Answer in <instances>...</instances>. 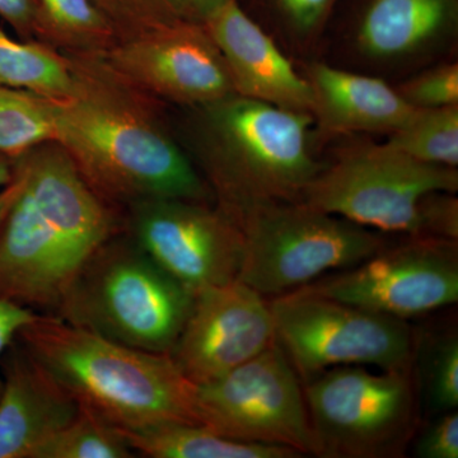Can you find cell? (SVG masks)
I'll use <instances>...</instances> for the list:
<instances>
[{
	"mask_svg": "<svg viewBox=\"0 0 458 458\" xmlns=\"http://www.w3.org/2000/svg\"><path fill=\"white\" fill-rule=\"evenodd\" d=\"M137 456L119 429L87 409L54 434L33 458H131Z\"/></svg>",
	"mask_w": 458,
	"mask_h": 458,
	"instance_id": "cell-22",
	"label": "cell"
},
{
	"mask_svg": "<svg viewBox=\"0 0 458 458\" xmlns=\"http://www.w3.org/2000/svg\"><path fill=\"white\" fill-rule=\"evenodd\" d=\"M269 307L276 342L304 384L335 367L412 369L417 337L405 319L340 302L309 286L276 295Z\"/></svg>",
	"mask_w": 458,
	"mask_h": 458,
	"instance_id": "cell-7",
	"label": "cell"
},
{
	"mask_svg": "<svg viewBox=\"0 0 458 458\" xmlns=\"http://www.w3.org/2000/svg\"><path fill=\"white\" fill-rule=\"evenodd\" d=\"M126 12L146 21L148 29L174 23L200 21L191 0H114ZM201 22V21H200Z\"/></svg>",
	"mask_w": 458,
	"mask_h": 458,
	"instance_id": "cell-27",
	"label": "cell"
},
{
	"mask_svg": "<svg viewBox=\"0 0 458 458\" xmlns=\"http://www.w3.org/2000/svg\"><path fill=\"white\" fill-rule=\"evenodd\" d=\"M315 439V456H401L418 426L412 369L372 373L360 366L335 367L303 388Z\"/></svg>",
	"mask_w": 458,
	"mask_h": 458,
	"instance_id": "cell-6",
	"label": "cell"
},
{
	"mask_svg": "<svg viewBox=\"0 0 458 458\" xmlns=\"http://www.w3.org/2000/svg\"><path fill=\"white\" fill-rule=\"evenodd\" d=\"M421 386L433 411L456 410L458 406V337L456 330L428 340L420 352Z\"/></svg>",
	"mask_w": 458,
	"mask_h": 458,
	"instance_id": "cell-23",
	"label": "cell"
},
{
	"mask_svg": "<svg viewBox=\"0 0 458 458\" xmlns=\"http://www.w3.org/2000/svg\"><path fill=\"white\" fill-rule=\"evenodd\" d=\"M289 25L300 35L318 31L336 0H276Z\"/></svg>",
	"mask_w": 458,
	"mask_h": 458,
	"instance_id": "cell-29",
	"label": "cell"
},
{
	"mask_svg": "<svg viewBox=\"0 0 458 458\" xmlns=\"http://www.w3.org/2000/svg\"><path fill=\"white\" fill-rule=\"evenodd\" d=\"M56 140L89 188L129 207L162 199L207 203L188 157L158 126L101 96L53 99Z\"/></svg>",
	"mask_w": 458,
	"mask_h": 458,
	"instance_id": "cell-2",
	"label": "cell"
},
{
	"mask_svg": "<svg viewBox=\"0 0 458 458\" xmlns=\"http://www.w3.org/2000/svg\"><path fill=\"white\" fill-rule=\"evenodd\" d=\"M245 240L238 280L261 295L311 284L322 274L348 269L386 245L369 228L302 201L264 205L238 223Z\"/></svg>",
	"mask_w": 458,
	"mask_h": 458,
	"instance_id": "cell-5",
	"label": "cell"
},
{
	"mask_svg": "<svg viewBox=\"0 0 458 458\" xmlns=\"http://www.w3.org/2000/svg\"><path fill=\"white\" fill-rule=\"evenodd\" d=\"M192 301V292L119 232L83 262L53 316L140 351L170 354Z\"/></svg>",
	"mask_w": 458,
	"mask_h": 458,
	"instance_id": "cell-4",
	"label": "cell"
},
{
	"mask_svg": "<svg viewBox=\"0 0 458 458\" xmlns=\"http://www.w3.org/2000/svg\"><path fill=\"white\" fill-rule=\"evenodd\" d=\"M307 81L312 90L313 125L319 137L352 132L391 135L417 110L381 78L318 64Z\"/></svg>",
	"mask_w": 458,
	"mask_h": 458,
	"instance_id": "cell-16",
	"label": "cell"
},
{
	"mask_svg": "<svg viewBox=\"0 0 458 458\" xmlns=\"http://www.w3.org/2000/svg\"><path fill=\"white\" fill-rule=\"evenodd\" d=\"M56 140L53 99L0 86V153L16 158Z\"/></svg>",
	"mask_w": 458,
	"mask_h": 458,
	"instance_id": "cell-20",
	"label": "cell"
},
{
	"mask_svg": "<svg viewBox=\"0 0 458 458\" xmlns=\"http://www.w3.org/2000/svg\"><path fill=\"white\" fill-rule=\"evenodd\" d=\"M14 176V162L11 157L0 153V188L8 185Z\"/></svg>",
	"mask_w": 458,
	"mask_h": 458,
	"instance_id": "cell-34",
	"label": "cell"
},
{
	"mask_svg": "<svg viewBox=\"0 0 458 458\" xmlns=\"http://www.w3.org/2000/svg\"><path fill=\"white\" fill-rule=\"evenodd\" d=\"M457 190V168L418 161L386 141L340 152L316 174L301 201L366 228L419 236L424 195Z\"/></svg>",
	"mask_w": 458,
	"mask_h": 458,
	"instance_id": "cell-8",
	"label": "cell"
},
{
	"mask_svg": "<svg viewBox=\"0 0 458 458\" xmlns=\"http://www.w3.org/2000/svg\"><path fill=\"white\" fill-rule=\"evenodd\" d=\"M205 111V162L219 209L238 223L264 205L301 201L324 165L310 150L311 114L232 95Z\"/></svg>",
	"mask_w": 458,
	"mask_h": 458,
	"instance_id": "cell-3",
	"label": "cell"
},
{
	"mask_svg": "<svg viewBox=\"0 0 458 458\" xmlns=\"http://www.w3.org/2000/svg\"><path fill=\"white\" fill-rule=\"evenodd\" d=\"M415 456L420 458L458 457L457 410L442 412L419 437Z\"/></svg>",
	"mask_w": 458,
	"mask_h": 458,
	"instance_id": "cell-28",
	"label": "cell"
},
{
	"mask_svg": "<svg viewBox=\"0 0 458 458\" xmlns=\"http://www.w3.org/2000/svg\"><path fill=\"white\" fill-rule=\"evenodd\" d=\"M135 454L150 458H295L302 454L282 445L236 441L203 424L174 423L140 432L119 430Z\"/></svg>",
	"mask_w": 458,
	"mask_h": 458,
	"instance_id": "cell-18",
	"label": "cell"
},
{
	"mask_svg": "<svg viewBox=\"0 0 458 458\" xmlns=\"http://www.w3.org/2000/svg\"><path fill=\"white\" fill-rule=\"evenodd\" d=\"M38 313L20 304L0 301V358L9 344L13 342L20 328L29 324ZM2 387L3 378L0 373V393Z\"/></svg>",
	"mask_w": 458,
	"mask_h": 458,
	"instance_id": "cell-31",
	"label": "cell"
},
{
	"mask_svg": "<svg viewBox=\"0 0 458 458\" xmlns=\"http://www.w3.org/2000/svg\"><path fill=\"white\" fill-rule=\"evenodd\" d=\"M456 192L433 191L419 204V236L458 241V199Z\"/></svg>",
	"mask_w": 458,
	"mask_h": 458,
	"instance_id": "cell-26",
	"label": "cell"
},
{
	"mask_svg": "<svg viewBox=\"0 0 458 458\" xmlns=\"http://www.w3.org/2000/svg\"><path fill=\"white\" fill-rule=\"evenodd\" d=\"M0 458H33L80 412L71 394L14 337L0 358Z\"/></svg>",
	"mask_w": 458,
	"mask_h": 458,
	"instance_id": "cell-15",
	"label": "cell"
},
{
	"mask_svg": "<svg viewBox=\"0 0 458 458\" xmlns=\"http://www.w3.org/2000/svg\"><path fill=\"white\" fill-rule=\"evenodd\" d=\"M131 208L132 240L190 292L238 280L245 240L223 210L176 199Z\"/></svg>",
	"mask_w": 458,
	"mask_h": 458,
	"instance_id": "cell-11",
	"label": "cell"
},
{
	"mask_svg": "<svg viewBox=\"0 0 458 458\" xmlns=\"http://www.w3.org/2000/svg\"><path fill=\"white\" fill-rule=\"evenodd\" d=\"M276 342L269 302L240 280L194 294L170 355L195 386L210 384Z\"/></svg>",
	"mask_w": 458,
	"mask_h": 458,
	"instance_id": "cell-12",
	"label": "cell"
},
{
	"mask_svg": "<svg viewBox=\"0 0 458 458\" xmlns=\"http://www.w3.org/2000/svg\"><path fill=\"white\" fill-rule=\"evenodd\" d=\"M409 237L306 286L340 302L400 319L457 303V241Z\"/></svg>",
	"mask_w": 458,
	"mask_h": 458,
	"instance_id": "cell-10",
	"label": "cell"
},
{
	"mask_svg": "<svg viewBox=\"0 0 458 458\" xmlns=\"http://www.w3.org/2000/svg\"><path fill=\"white\" fill-rule=\"evenodd\" d=\"M403 101L417 110L458 105V65L434 66L396 87Z\"/></svg>",
	"mask_w": 458,
	"mask_h": 458,
	"instance_id": "cell-25",
	"label": "cell"
},
{
	"mask_svg": "<svg viewBox=\"0 0 458 458\" xmlns=\"http://www.w3.org/2000/svg\"><path fill=\"white\" fill-rule=\"evenodd\" d=\"M16 340L87 409L125 432L200 424L197 386L168 352L140 351L38 313Z\"/></svg>",
	"mask_w": 458,
	"mask_h": 458,
	"instance_id": "cell-1",
	"label": "cell"
},
{
	"mask_svg": "<svg viewBox=\"0 0 458 458\" xmlns=\"http://www.w3.org/2000/svg\"><path fill=\"white\" fill-rule=\"evenodd\" d=\"M203 23L221 51L236 95L311 114L309 81L294 71L273 38L247 16L237 0L223 5Z\"/></svg>",
	"mask_w": 458,
	"mask_h": 458,
	"instance_id": "cell-14",
	"label": "cell"
},
{
	"mask_svg": "<svg viewBox=\"0 0 458 458\" xmlns=\"http://www.w3.org/2000/svg\"><path fill=\"white\" fill-rule=\"evenodd\" d=\"M113 66L132 83L181 105L236 95L221 51L200 21L150 27L114 49Z\"/></svg>",
	"mask_w": 458,
	"mask_h": 458,
	"instance_id": "cell-13",
	"label": "cell"
},
{
	"mask_svg": "<svg viewBox=\"0 0 458 458\" xmlns=\"http://www.w3.org/2000/svg\"><path fill=\"white\" fill-rule=\"evenodd\" d=\"M0 17L23 38H30L42 29L38 0H0Z\"/></svg>",
	"mask_w": 458,
	"mask_h": 458,
	"instance_id": "cell-30",
	"label": "cell"
},
{
	"mask_svg": "<svg viewBox=\"0 0 458 458\" xmlns=\"http://www.w3.org/2000/svg\"><path fill=\"white\" fill-rule=\"evenodd\" d=\"M200 424L236 441L315 454L302 381L278 342L210 384L197 386Z\"/></svg>",
	"mask_w": 458,
	"mask_h": 458,
	"instance_id": "cell-9",
	"label": "cell"
},
{
	"mask_svg": "<svg viewBox=\"0 0 458 458\" xmlns=\"http://www.w3.org/2000/svg\"><path fill=\"white\" fill-rule=\"evenodd\" d=\"M22 174H21V171L18 170L17 165H14L13 180H12L8 185H5L4 188L0 190V225H2L3 219H4V216H7L8 210L11 209L14 200H16L18 195H20L21 190H22Z\"/></svg>",
	"mask_w": 458,
	"mask_h": 458,
	"instance_id": "cell-32",
	"label": "cell"
},
{
	"mask_svg": "<svg viewBox=\"0 0 458 458\" xmlns=\"http://www.w3.org/2000/svg\"><path fill=\"white\" fill-rule=\"evenodd\" d=\"M387 143L426 164L458 167V105L415 110Z\"/></svg>",
	"mask_w": 458,
	"mask_h": 458,
	"instance_id": "cell-21",
	"label": "cell"
},
{
	"mask_svg": "<svg viewBox=\"0 0 458 458\" xmlns=\"http://www.w3.org/2000/svg\"><path fill=\"white\" fill-rule=\"evenodd\" d=\"M0 86L56 101L73 98L81 89L63 57L40 44L13 40L2 30Z\"/></svg>",
	"mask_w": 458,
	"mask_h": 458,
	"instance_id": "cell-19",
	"label": "cell"
},
{
	"mask_svg": "<svg viewBox=\"0 0 458 458\" xmlns=\"http://www.w3.org/2000/svg\"><path fill=\"white\" fill-rule=\"evenodd\" d=\"M457 20V0H369L355 42L370 62H405L448 40Z\"/></svg>",
	"mask_w": 458,
	"mask_h": 458,
	"instance_id": "cell-17",
	"label": "cell"
},
{
	"mask_svg": "<svg viewBox=\"0 0 458 458\" xmlns=\"http://www.w3.org/2000/svg\"><path fill=\"white\" fill-rule=\"evenodd\" d=\"M45 29L74 41L104 40L111 33L98 0H38Z\"/></svg>",
	"mask_w": 458,
	"mask_h": 458,
	"instance_id": "cell-24",
	"label": "cell"
},
{
	"mask_svg": "<svg viewBox=\"0 0 458 458\" xmlns=\"http://www.w3.org/2000/svg\"><path fill=\"white\" fill-rule=\"evenodd\" d=\"M229 2H232V0H191V4L199 20L203 22L210 14H213L214 12L218 11L219 8Z\"/></svg>",
	"mask_w": 458,
	"mask_h": 458,
	"instance_id": "cell-33",
	"label": "cell"
}]
</instances>
